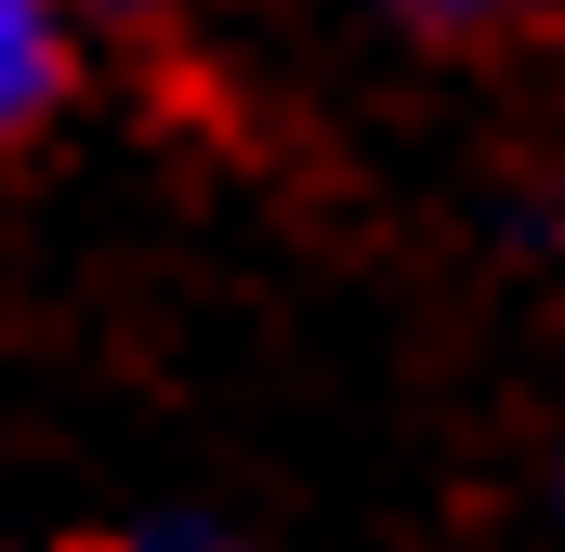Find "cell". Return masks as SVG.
<instances>
[{"instance_id":"obj_1","label":"cell","mask_w":565,"mask_h":552,"mask_svg":"<svg viewBox=\"0 0 565 552\" xmlns=\"http://www.w3.org/2000/svg\"><path fill=\"white\" fill-rule=\"evenodd\" d=\"M53 93H66V26H53V0H0V132H26Z\"/></svg>"},{"instance_id":"obj_2","label":"cell","mask_w":565,"mask_h":552,"mask_svg":"<svg viewBox=\"0 0 565 552\" xmlns=\"http://www.w3.org/2000/svg\"><path fill=\"white\" fill-rule=\"evenodd\" d=\"M408 26H447V40H473V26H513L526 0H395Z\"/></svg>"},{"instance_id":"obj_3","label":"cell","mask_w":565,"mask_h":552,"mask_svg":"<svg viewBox=\"0 0 565 552\" xmlns=\"http://www.w3.org/2000/svg\"><path fill=\"white\" fill-rule=\"evenodd\" d=\"M119 13H132V0H119Z\"/></svg>"}]
</instances>
